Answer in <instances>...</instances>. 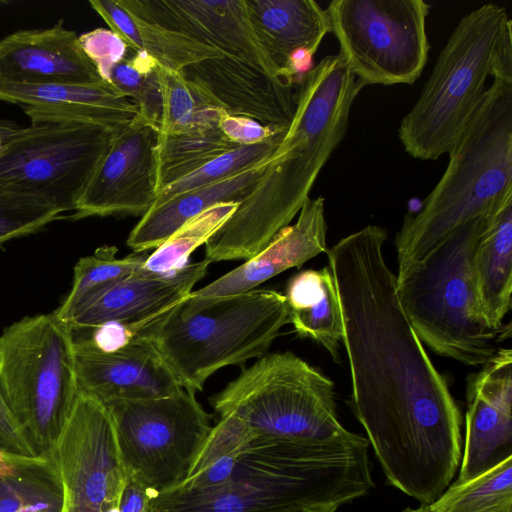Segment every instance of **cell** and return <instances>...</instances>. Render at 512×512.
<instances>
[{
    "label": "cell",
    "mask_w": 512,
    "mask_h": 512,
    "mask_svg": "<svg viewBox=\"0 0 512 512\" xmlns=\"http://www.w3.org/2000/svg\"><path fill=\"white\" fill-rule=\"evenodd\" d=\"M386 230L367 225L326 253L343 320L351 409L387 483L428 505L460 464L461 414L397 297Z\"/></svg>",
    "instance_id": "1"
},
{
    "label": "cell",
    "mask_w": 512,
    "mask_h": 512,
    "mask_svg": "<svg viewBox=\"0 0 512 512\" xmlns=\"http://www.w3.org/2000/svg\"><path fill=\"white\" fill-rule=\"evenodd\" d=\"M364 87L339 54L307 71L282 141L234 214L205 244L206 260H248L290 224L344 139L351 107Z\"/></svg>",
    "instance_id": "2"
},
{
    "label": "cell",
    "mask_w": 512,
    "mask_h": 512,
    "mask_svg": "<svg viewBox=\"0 0 512 512\" xmlns=\"http://www.w3.org/2000/svg\"><path fill=\"white\" fill-rule=\"evenodd\" d=\"M368 446L358 434L323 444L256 437L239 452L226 484L155 495L148 512H336L374 487Z\"/></svg>",
    "instance_id": "3"
},
{
    "label": "cell",
    "mask_w": 512,
    "mask_h": 512,
    "mask_svg": "<svg viewBox=\"0 0 512 512\" xmlns=\"http://www.w3.org/2000/svg\"><path fill=\"white\" fill-rule=\"evenodd\" d=\"M448 155L442 177L396 235L398 269L423 260L456 227L512 191V80L492 79Z\"/></svg>",
    "instance_id": "4"
},
{
    "label": "cell",
    "mask_w": 512,
    "mask_h": 512,
    "mask_svg": "<svg viewBox=\"0 0 512 512\" xmlns=\"http://www.w3.org/2000/svg\"><path fill=\"white\" fill-rule=\"evenodd\" d=\"M488 77L512 80V22L505 7L484 4L461 18L439 53L398 137L419 160L452 149L479 108Z\"/></svg>",
    "instance_id": "5"
},
{
    "label": "cell",
    "mask_w": 512,
    "mask_h": 512,
    "mask_svg": "<svg viewBox=\"0 0 512 512\" xmlns=\"http://www.w3.org/2000/svg\"><path fill=\"white\" fill-rule=\"evenodd\" d=\"M288 323L284 294L253 289L215 300L189 295L134 335L152 344L182 388L199 392L219 369L267 354Z\"/></svg>",
    "instance_id": "6"
},
{
    "label": "cell",
    "mask_w": 512,
    "mask_h": 512,
    "mask_svg": "<svg viewBox=\"0 0 512 512\" xmlns=\"http://www.w3.org/2000/svg\"><path fill=\"white\" fill-rule=\"evenodd\" d=\"M485 215L451 231L423 260L398 269L396 293L415 334L439 356L482 367L498 350V335L480 315L472 258Z\"/></svg>",
    "instance_id": "7"
},
{
    "label": "cell",
    "mask_w": 512,
    "mask_h": 512,
    "mask_svg": "<svg viewBox=\"0 0 512 512\" xmlns=\"http://www.w3.org/2000/svg\"><path fill=\"white\" fill-rule=\"evenodd\" d=\"M210 402L267 440L323 444L356 435L338 419L333 381L290 351L261 356Z\"/></svg>",
    "instance_id": "8"
},
{
    "label": "cell",
    "mask_w": 512,
    "mask_h": 512,
    "mask_svg": "<svg viewBox=\"0 0 512 512\" xmlns=\"http://www.w3.org/2000/svg\"><path fill=\"white\" fill-rule=\"evenodd\" d=\"M0 387L35 454H47L80 393L68 323L52 312L26 316L5 328Z\"/></svg>",
    "instance_id": "9"
},
{
    "label": "cell",
    "mask_w": 512,
    "mask_h": 512,
    "mask_svg": "<svg viewBox=\"0 0 512 512\" xmlns=\"http://www.w3.org/2000/svg\"><path fill=\"white\" fill-rule=\"evenodd\" d=\"M196 392L104 403L111 414L127 475L153 496L182 485L190 476L212 429Z\"/></svg>",
    "instance_id": "10"
},
{
    "label": "cell",
    "mask_w": 512,
    "mask_h": 512,
    "mask_svg": "<svg viewBox=\"0 0 512 512\" xmlns=\"http://www.w3.org/2000/svg\"><path fill=\"white\" fill-rule=\"evenodd\" d=\"M423 0H334L326 8L339 55L364 85L413 84L429 53Z\"/></svg>",
    "instance_id": "11"
},
{
    "label": "cell",
    "mask_w": 512,
    "mask_h": 512,
    "mask_svg": "<svg viewBox=\"0 0 512 512\" xmlns=\"http://www.w3.org/2000/svg\"><path fill=\"white\" fill-rule=\"evenodd\" d=\"M119 130L77 121L31 123L0 154V188L43 198L71 215Z\"/></svg>",
    "instance_id": "12"
},
{
    "label": "cell",
    "mask_w": 512,
    "mask_h": 512,
    "mask_svg": "<svg viewBox=\"0 0 512 512\" xmlns=\"http://www.w3.org/2000/svg\"><path fill=\"white\" fill-rule=\"evenodd\" d=\"M47 454L63 485L61 512H119L127 472L110 411L103 402L80 392Z\"/></svg>",
    "instance_id": "13"
},
{
    "label": "cell",
    "mask_w": 512,
    "mask_h": 512,
    "mask_svg": "<svg viewBox=\"0 0 512 512\" xmlns=\"http://www.w3.org/2000/svg\"><path fill=\"white\" fill-rule=\"evenodd\" d=\"M158 137L135 120L119 130L69 218L145 214L159 191Z\"/></svg>",
    "instance_id": "14"
},
{
    "label": "cell",
    "mask_w": 512,
    "mask_h": 512,
    "mask_svg": "<svg viewBox=\"0 0 512 512\" xmlns=\"http://www.w3.org/2000/svg\"><path fill=\"white\" fill-rule=\"evenodd\" d=\"M117 1L141 20L185 34L226 57L276 76L252 26L246 0Z\"/></svg>",
    "instance_id": "15"
},
{
    "label": "cell",
    "mask_w": 512,
    "mask_h": 512,
    "mask_svg": "<svg viewBox=\"0 0 512 512\" xmlns=\"http://www.w3.org/2000/svg\"><path fill=\"white\" fill-rule=\"evenodd\" d=\"M464 453L456 483L470 481L512 458V351L498 348L468 377Z\"/></svg>",
    "instance_id": "16"
},
{
    "label": "cell",
    "mask_w": 512,
    "mask_h": 512,
    "mask_svg": "<svg viewBox=\"0 0 512 512\" xmlns=\"http://www.w3.org/2000/svg\"><path fill=\"white\" fill-rule=\"evenodd\" d=\"M211 263L205 258L166 274L140 268L122 281L96 293L77 306L66 323L72 331H87L106 323L127 327L131 336L192 292Z\"/></svg>",
    "instance_id": "17"
},
{
    "label": "cell",
    "mask_w": 512,
    "mask_h": 512,
    "mask_svg": "<svg viewBox=\"0 0 512 512\" xmlns=\"http://www.w3.org/2000/svg\"><path fill=\"white\" fill-rule=\"evenodd\" d=\"M73 336L79 390L103 403L155 398L182 388L152 344L139 335L110 351Z\"/></svg>",
    "instance_id": "18"
},
{
    "label": "cell",
    "mask_w": 512,
    "mask_h": 512,
    "mask_svg": "<svg viewBox=\"0 0 512 512\" xmlns=\"http://www.w3.org/2000/svg\"><path fill=\"white\" fill-rule=\"evenodd\" d=\"M182 72L215 98L229 115L281 128H287L293 119L298 89L280 77L226 56L204 59Z\"/></svg>",
    "instance_id": "19"
},
{
    "label": "cell",
    "mask_w": 512,
    "mask_h": 512,
    "mask_svg": "<svg viewBox=\"0 0 512 512\" xmlns=\"http://www.w3.org/2000/svg\"><path fill=\"white\" fill-rule=\"evenodd\" d=\"M0 80L23 84L105 83L75 31L61 22L15 31L0 40Z\"/></svg>",
    "instance_id": "20"
},
{
    "label": "cell",
    "mask_w": 512,
    "mask_h": 512,
    "mask_svg": "<svg viewBox=\"0 0 512 512\" xmlns=\"http://www.w3.org/2000/svg\"><path fill=\"white\" fill-rule=\"evenodd\" d=\"M327 223L324 198H308L296 223L281 229L272 241L254 257L193 291L194 300H215L242 294L293 267L326 252Z\"/></svg>",
    "instance_id": "21"
},
{
    "label": "cell",
    "mask_w": 512,
    "mask_h": 512,
    "mask_svg": "<svg viewBox=\"0 0 512 512\" xmlns=\"http://www.w3.org/2000/svg\"><path fill=\"white\" fill-rule=\"evenodd\" d=\"M0 101L22 106L31 123L77 121L118 130L138 115L135 102L107 83L23 84L0 80Z\"/></svg>",
    "instance_id": "22"
},
{
    "label": "cell",
    "mask_w": 512,
    "mask_h": 512,
    "mask_svg": "<svg viewBox=\"0 0 512 512\" xmlns=\"http://www.w3.org/2000/svg\"><path fill=\"white\" fill-rule=\"evenodd\" d=\"M259 43L275 74L295 84L331 32L326 9L313 0H246Z\"/></svg>",
    "instance_id": "23"
},
{
    "label": "cell",
    "mask_w": 512,
    "mask_h": 512,
    "mask_svg": "<svg viewBox=\"0 0 512 512\" xmlns=\"http://www.w3.org/2000/svg\"><path fill=\"white\" fill-rule=\"evenodd\" d=\"M472 270L482 320L489 329L504 331L512 292V191L485 214Z\"/></svg>",
    "instance_id": "24"
},
{
    "label": "cell",
    "mask_w": 512,
    "mask_h": 512,
    "mask_svg": "<svg viewBox=\"0 0 512 512\" xmlns=\"http://www.w3.org/2000/svg\"><path fill=\"white\" fill-rule=\"evenodd\" d=\"M269 159L221 182L180 193L153 205L130 232L127 246L134 253L156 248L185 222L213 205L240 202L259 179Z\"/></svg>",
    "instance_id": "25"
},
{
    "label": "cell",
    "mask_w": 512,
    "mask_h": 512,
    "mask_svg": "<svg viewBox=\"0 0 512 512\" xmlns=\"http://www.w3.org/2000/svg\"><path fill=\"white\" fill-rule=\"evenodd\" d=\"M284 296L289 323L295 332L322 345L334 361H339L343 320L329 267L295 274L289 280Z\"/></svg>",
    "instance_id": "26"
},
{
    "label": "cell",
    "mask_w": 512,
    "mask_h": 512,
    "mask_svg": "<svg viewBox=\"0 0 512 512\" xmlns=\"http://www.w3.org/2000/svg\"><path fill=\"white\" fill-rule=\"evenodd\" d=\"M89 4L130 48L147 53L163 68L181 71L204 59L224 56L185 34L129 14L117 0H90Z\"/></svg>",
    "instance_id": "27"
},
{
    "label": "cell",
    "mask_w": 512,
    "mask_h": 512,
    "mask_svg": "<svg viewBox=\"0 0 512 512\" xmlns=\"http://www.w3.org/2000/svg\"><path fill=\"white\" fill-rule=\"evenodd\" d=\"M63 485L48 454L0 450V512H61Z\"/></svg>",
    "instance_id": "28"
},
{
    "label": "cell",
    "mask_w": 512,
    "mask_h": 512,
    "mask_svg": "<svg viewBox=\"0 0 512 512\" xmlns=\"http://www.w3.org/2000/svg\"><path fill=\"white\" fill-rule=\"evenodd\" d=\"M162 108L159 134H175L218 124L228 114L205 89L188 80L182 70L159 66Z\"/></svg>",
    "instance_id": "29"
},
{
    "label": "cell",
    "mask_w": 512,
    "mask_h": 512,
    "mask_svg": "<svg viewBox=\"0 0 512 512\" xmlns=\"http://www.w3.org/2000/svg\"><path fill=\"white\" fill-rule=\"evenodd\" d=\"M235 147L218 124L182 133L159 134V190Z\"/></svg>",
    "instance_id": "30"
},
{
    "label": "cell",
    "mask_w": 512,
    "mask_h": 512,
    "mask_svg": "<svg viewBox=\"0 0 512 512\" xmlns=\"http://www.w3.org/2000/svg\"><path fill=\"white\" fill-rule=\"evenodd\" d=\"M117 251L116 246L104 245L93 254L79 259L74 267L72 287L54 311L61 320L66 322L82 302L136 272L148 256L145 253H134L118 258Z\"/></svg>",
    "instance_id": "31"
},
{
    "label": "cell",
    "mask_w": 512,
    "mask_h": 512,
    "mask_svg": "<svg viewBox=\"0 0 512 512\" xmlns=\"http://www.w3.org/2000/svg\"><path fill=\"white\" fill-rule=\"evenodd\" d=\"M239 203L221 202L191 218L156 247L140 269L149 273L166 274L181 268L187 264L192 252L206 244L230 219Z\"/></svg>",
    "instance_id": "32"
},
{
    "label": "cell",
    "mask_w": 512,
    "mask_h": 512,
    "mask_svg": "<svg viewBox=\"0 0 512 512\" xmlns=\"http://www.w3.org/2000/svg\"><path fill=\"white\" fill-rule=\"evenodd\" d=\"M426 512H512V458L464 483L454 482Z\"/></svg>",
    "instance_id": "33"
},
{
    "label": "cell",
    "mask_w": 512,
    "mask_h": 512,
    "mask_svg": "<svg viewBox=\"0 0 512 512\" xmlns=\"http://www.w3.org/2000/svg\"><path fill=\"white\" fill-rule=\"evenodd\" d=\"M159 64L147 53L129 47L125 58L111 70L108 84L131 98L138 107L136 121L159 130L161 88Z\"/></svg>",
    "instance_id": "34"
},
{
    "label": "cell",
    "mask_w": 512,
    "mask_h": 512,
    "mask_svg": "<svg viewBox=\"0 0 512 512\" xmlns=\"http://www.w3.org/2000/svg\"><path fill=\"white\" fill-rule=\"evenodd\" d=\"M285 132L262 143L237 146L214 157L192 173L161 188L155 204L162 203L180 193L221 182L266 161L282 141Z\"/></svg>",
    "instance_id": "35"
},
{
    "label": "cell",
    "mask_w": 512,
    "mask_h": 512,
    "mask_svg": "<svg viewBox=\"0 0 512 512\" xmlns=\"http://www.w3.org/2000/svg\"><path fill=\"white\" fill-rule=\"evenodd\" d=\"M64 214L43 198L0 188V245L35 233Z\"/></svg>",
    "instance_id": "36"
},
{
    "label": "cell",
    "mask_w": 512,
    "mask_h": 512,
    "mask_svg": "<svg viewBox=\"0 0 512 512\" xmlns=\"http://www.w3.org/2000/svg\"><path fill=\"white\" fill-rule=\"evenodd\" d=\"M256 437L247 423L236 414L221 416L220 421L212 427L190 476L222 457L241 451Z\"/></svg>",
    "instance_id": "37"
},
{
    "label": "cell",
    "mask_w": 512,
    "mask_h": 512,
    "mask_svg": "<svg viewBox=\"0 0 512 512\" xmlns=\"http://www.w3.org/2000/svg\"><path fill=\"white\" fill-rule=\"evenodd\" d=\"M79 43L107 84L111 70L125 58L129 49L119 35L105 28H97L79 35Z\"/></svg>",
    "instance_id": "38"
},
{
    "label": "cell",
    "mask_w": 512,
    "mask_h": 512,
    "mask_svg": "<svg viewBox=\"0 0 512 512\" xmlns=\"http://www.w3.org/2000/svg\"><path fill=\"white\" fill-rule=\"evenodd\" d=\"M223 135L236 146H250L262 143L287 128L263 125L244 116L224 115L218 122Z\"/></svg>",
    "instance_id": "39"
},
{
    "label": "cell",
    "mask_w": 512,
    "mask_h": 512,
    "mask_svg": "<svg viewBox=\"0 0 512 512\" xmlns=\"http://www.w3.org/2000/svg\"><path fill=\"white\" fill-rule=\"evenodd\" d=\"M0 450L24 454L36 455L27 439L25 438L19 424L0 387Z\"/></svg>",
    "instance_id": "40"
},
{
    "label": "cell",
    "mask_w": 512,
    "mask_h": 512,
    "mask_svg": "<svg viewBox=\"0 0 512 512\" xmlns=\"http://www.w3.org/2000/svg\"><path fill=\"white\" fill-rule=\"evenodd\" d=\"M152 497L150 491L127 475L120 498L119 512H148Z\"/></svg>",
    "instance_id": "41"
},
{
    "label": "cell",
    "mask_w": 512,
    "mask_h": 512,
    "mask_svg": "<svg viewBox=\"0 0 512 512\" xmlns=\"http://www.w3.org/2000/svg\"><path fill=\"white\" fill-rule=\"evenodd\" d=\"M23 127L10 120L0 119V136H9L20 131Z\"/></svg>",
    "instance_id": "42"
},
{
    "label": "cell",
    "mask_w": 512,
    "mask_h": 512,
    "mask_svg": "<svg viewBox=\"0 0 512 512\" xmlns=\"http://www.w3.org/2000/svg\"><path fill=\"white\" fill-rule=\"evenodd\" d=\"M15 134V133H14ZM12 134V135H14ZM12 135H9V136H0V154L2 153V151L4 150V148L6 147L10 137Z\"/></svg>",
    "instance_id": "43"
},
{
    "label": "cell",
    "mask_w": 512,
    "mask_h": 512,
    "mask_svg": "<svg viewBox=\"0 0 512 512\" xmlns=\"http://www.w3.org/2000/svg\"><path fill=\"white\" fill-rule=\"evenodd\" d=\"M401 512H426L425 505L421 504L418 508H405Z\"/></svg>",
    "instance_id": "44"
},
{
    "label": "cell",
    "mask_w": 512,
    "mask_h": 512,
    "mask_svg": "<svg viewBox=\"0 0 512 512\" xmlns=\"http://www.w3.org/2000/svg\"><path fill=\"white\" fill-rule=\"evenodd\" d=\"M290 512H319V511H313V510H295Z\"/></svg>",
    "instance_id": "45"
}]
</instances>
